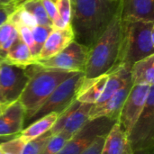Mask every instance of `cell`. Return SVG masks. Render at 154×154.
I'll use <instances>...</instances> for the list:
<instances>
[{
	"label": "cell",
	"instance_id": "6da1fadb",
	"mask_svg": "<svg viewBox=\"0 0 154 154\" xmlns=\"http://www.w3.org/2000/svg\"><path fill=\"white\" fill-rule=\"evenodd\" d=\"M74 41L90 48L106 29L119 6L109 0H70Z\"/></svg>",
	"mask_w": 154,
	"mask_h": 154
},
{
	"label": "cell",
	"instance_id": "7a4b0ae2",
	"mask_svg": "<svg viewBox=\"0 0 154 154\" xmlns=\"http://www.w3.org/2000/svg\"><path fill=\"white\" fill-rule=\"evenodd\" d=\"M122 42V18L118 10L112 21L89 48L84 71L85 79H90L108 74L117 67Z\"/></svg>",
	"mask_w": 154,
	"mask_h": 154
},
{
	"label": "cell",
	"instance_id": "3957f363",
	"mask_svg": "<svg viewBox=\"0 0 154 154\" xmlns=\"http://www.w3.org/2000/svg\"><path fill=\"white\" fill-rule=\"evenodd\" d=\"M26 70L29 80L18 99L25 111L24 122L36 113L60 84L75 73L56 69H44L37 64L26 67Z\"/></svg>",
	"mask_w": 154,
	"mask_h": 154
},
{
	"label": "cell",
	"instance_id": "277c9868",
	"mask_svg": "<svg viewBox=\"0 0 154 154\" xmlns=\"http://www.w3.org/2000/svg\"><path fill=\"white\" fill-rule=\"evenodd\" d=\"M153 36L154 21L122 20V42L117 67L122 66L130 70L136 61L153 55Z\"/></svg>",
	"mask_w": 154,
	"mask_h": 154
},
{
	"label": "cell",
	"instance_id": "5b68a950",
	"mask_svg": "<svg viewBox=\"0 0 154 154\" xmlns=\"http://www.w3.org/2000/svg\"><path fill=\"white\" fill-rule=\"evenodd\" d=\"M84 79V72H75L71 77L60 84L36 113L24 122L23 128L49 114L56 113L59 116L65 111L77 99L79 88Z\"/></svg>",
	"mask_w": 154,
	"mask_h": 154
},
{
	"label": "cell",
	"instance_id": "8992f818",
	"mask_svg": "<svg viewBox=\"0 0 154 154\" xmlns=\"http://www.w3.org/2000/svg\"><path fill=\"white\" fill-rule=\"evenodd\" d=\"M133 152L154 148V86L151 87L144 107L127 135Z\"/></svg>",
	"mask_w": 154,
	"mask_h": 154
},
{
	"label": "cell",
	"instance_id": "52a82bcc",
	"mask_svg": "<svg viewBox=\"0 0 154 154\" xmlns=\"http://www.w3.org/2000/svg\"><path fill=\"white\" fill-rule=\"evenodd\" d=\"M117 120L97 117L89 120L64 145L58 154H82L98 137L106 136Z\"/></svg>",
	"mask_w": 154,
	"mask_h": 154
},
{
	"label": "cell",
	"instance_id": "ba28073f",
	"mask_svg": "<svg viewBox=\"0 0 154 154\" xmlns=\"http://www.w3.org/2000/svg\"><path fill=\"white\" fill-rule=\"evenodd\" d=\"M28 80L26 68L0 61V105L5 107L18 101Z\"/></svg>",
	"mask_w": 154,
	"mask_h": 154
},
{
	"label": "cell",
	"instance_id": "9c48e42d",
	"mask_svg": "<svg viewBox=\"0 0 154 154\" xmlns=\"http://www.w3.org/2000/svg\"><path fill=\"white\" fill-rule=\"evenodd\" d=\"M89 48L73 41L55 56L37 60V64L44 69H56L70 72H84L88 58Z\"/></svg>",
	"mask_w": 154,
	"mask_h": 154
},
{
	"label": "cell",
	"instance_id": "30bf717a",
	"mask_svg": "<svg viewBox=\"0 0 154 154\" xmlns=\"http://www.w3.org/2000/svg\"><path fill=\"white\" fill-rule=\"evenodd\" d=\"M151 87L148 85H134L121 109L117 122L128 135L141 115Z\"/></svg>",
	"mask_w": 154,
	"mask_h": 154
},
{
	"label": "cell",
	"instance_id": "8fae6325",
	"mask_svg": "<svg viewBox=\"0 0 154 154\" xmlns=\"http://www.w3.org/2000/svg\"><path fill=\"white\" fill-rule=\"evenodd\" d=\"M25 111L19 101L5 106L0 114V137L18 135L23 129Z\"/></svg>",
	"mask_w": 154,
	"mask_h": 154
},
{
	"label": "cell",
	"instance_id": "7c38bea8",
	"mask_svg": "<svg viewBox=\"0 0 154 154\" xmlns=\"http://www.w3.org/2000/svg\"><path fill=\"white\" fill-rule=\"evenodd\" d=\"M73 41L74 33L70 24L63 29H52L51 32L42 45L35 61L47 60L55 56Z\"/></svg>",
	"mask_w": 154,
	"mask_h": 154
},
{
	"label": "cell",
	"instance_id": "4fadbf2b",
	"mask_svg": "<svg viewBox=\"0 0 154 154\" xmlns=\"http://www.w3.org/2000/svg\"><path fill=\"white\" fill-rule=\"evenodd\" d=\"M134 86L132 79L127 81L122 88H120L106 103L98 107L91 108L89 114V120L96 119L97 117H109L114 120H117L121 112V109L125 104V101Z\"/></svg>",
	"mask_w": 154,
	"mask_h": 154
},
{
	"label": "cell",
	"instance_id": "5bb4252c",
	"mask_svg": "<svg viewBox=\"0 0 154 154\" xmlns=\"http://www.w3.org/2000/svg\"><path fill=\"white\" fill-rule=\"evenodd\" d=\"M121 18L154 21V0H119Z\"/></svg>",
	"mask_w": 154,
	"mask_h": 154
},
{
	"label": "cell",
	"instance_id": "9a60e30c",
	"mask_svg": "<svg viewBox=\"0 0 154 154\" xmlns=\"http://www.w3.org/2000/svg\"><path fill=\"white\" fill-rule=\"evenodd\" d=\"M130 79V70L122 66L117 67L110 73H108V79L106 83L105 88L98 100L96 102L95 105H93V107H98L106 103L120 88H122Z\"/></svg>",
	"mask_w": 154,
	"mask_h": 154
},
{
	"label": "cell",
	"instance_id": "2e32d148",
	"mask_svg": "<svg viewBox=\"0 0 154 154\" xmlns=\"http://www.w3.org/2000/svg\"><path fill=\"white\" fill-rule=\"evenodd\" d=\"M107 79L108 74H105L90 79H84L79 88L77 100L80 103L95 105L105 88Z\"/></svg>",
	"mask_w": 154,
	"mask_h": 154
},
{
	"label": "cell",
	"instance_id": "e0dca14e",
	"mask_svg": "<svg viewBox=\"0 0 154 154\" xmlns=\"http://www.w3.org/2000/svg\"><path fill=\"white\" fill-rule=\"evenodd\" d=\"M92 106L93 105L91 104L80 103L79 101L78 105L69 116V118L60 133L71 138L83 125L89 121V114Z\"/></svg>",
	"mask_w": 154,
	"mask_h": 154
},
{
	"label": "cell",
	"instance_id": "ac0fdd59",
	"mask_svg": "<svg viewBox=\"0 0 154 154\" xmlns=\"http://www.w3.org/2000/svg\"><path fill=\"white\" fill-rule=\"evenodd\" d=\"M130 73L134 85L154 86V54L134 63Z\"/></svg>",
	"mask_w": 154,
	"mask_h": 154
},
{
	"label": "cell",
	"instance_id": "d6986e66",
	"mask_svg": "<svg viewBox=\"0 0 154 154\" xmlns=\"http://www.w3.org/2000/svg\"><path fill=\"white\" fill-rule=\"evenodd\" d=\"M0 61H5L8 64L23 68H26L34 63V60L28 46L22 41L20 36L5 52Z\"/></svg>",
	"mask_w": 154,
	"mask_h": 154
},
{
	"label": "cell",
	"instance_id": "ffe728a7",
	"mask_svg": "<svg viewBox=\"0 0 154 154\" xmlns=\"http://www.w3.org/2000/svg\"><path fill=\"white\" fill-rule=\"evenodd\" d=\"M127 144V134L116 122L105 138L101 154H124Z\"/></svg>",
	"mask_w": 154,
	"mask_h": 154
},
{
	"label": "cell",
	"instance_id": "44dd1931",
	"mask_svg": "<svg viewBox=\"0 0 154 154\" xmlns=\"http://www.w3.org/2000/svg\"><path fill=\"white\" fill-rule=\"evenodd\" d=\"M57 118H58V115L56 113L49 114L31 123L29 125L24 127L18 135L26 143L49 132L51 128L53 126V125L55 124Z\"/></svg>",
	"mask_w": 154,
	"mask_h": 154
},
{
	"label": "cell",
	"instance_id": "7402d4cb",
	"mask_svg": "<svg viewBox=\"0 0 154 154\" xmlns=\"http://www.w3.org/2000/svg\"><path fill=\"white\" fill-rule=\"evenodd\" d=\"M20 5L34 17L38 25L52 27V23L50 20L41 0H24Z\"/></svg>",
	"mask_w": 154,
	"mask_h": 154
},
{
	"label": "cell",
	"instance_id": "603a6c76",
	"mask_svg": "<svg viewBox=\"0 0 154 154\" xmlns=\"http://www.w3.org/2000/svg\"><path fill=\"white\" fill-rule=\"evenodd\" d=\"M18 37L17 29L8 22L0 26V60Z\"/></svg>",
	"mask_w": 154,
	"mask_h": 154
},
{
	"label": "cell",
	"instance_id": "cb8c5ba5",
	"mask_svg": "<svg viewBox=\"0 0 154 154\" xmlns=\"http://www.w3.org/2000/svg\"><path fill=\"white\" fill-rule=\"evenodd\" d=\"M52 27L51 26H43V25H36L31 29L32 38L34 41V50L32 53V58L35 61L42 45L44 44L45 41L47 40L48 36L52 31Z\"/></svg>",
	"mask_w": 154,
	"mask_h": 154
},
{
	"label": "cell",
	"instance_id": "d4e9b609",
	"mask_svg": "<svg viewBox=\"0 0 154 154\" xmlns=\"http://www.w3.org/2000/svg\"><path fill=\"white\" fill-rule=\"evenodd\" d=\"M52 134L49 131L38 138L26 143L22 151V154H42Z\"/></svg>",
	"mask_w": 154,
	"mask_h": 154
},
{
	"label": "cell",
	"instance_id": "484cf974",
	"mask_svg": "<svg viewBox=\"0 0 154 154\" xmlns=\"http://www.w3.org/2000/svg\"><path fill=\"white\" fill-rule=\"evenodd\" d=\"M70 138L62 133L52 135L47 143L42 154H58Z\"/></svg>",
	"mask_w": 154,
	"mask_h": 154
},
{
	"label": "cell",
	"instance_id": "4316f807",
	"mask_svg": "<svg viewBox=\"0 0 154 154\" xmlns=\"http://www.w3.org/2000/svg\"><path fill=\"white\" fill-rule=\"evenodd\" d=\"M50 20L52 23L53 29H63L68 25H65L58 14L55 4L53 0H41Z\"/></svg>",
	"mask_w": 154,
	"mask_h": 154
},
{
	"label": "cell",
	"instance_id": "83f0119b",
	"mask_svg": "<svg viewBox=\"0 0 154 154\" xmlns=\"http://www.w3.org/2000/svg\"><path fill=\"white\" fill-rule=\"evenodd\" d=\"M25 145V143L16 135V137L5 142L0 144V149L3 154H22V151Z\"/></svg>",
	"mask_w": 154,
	"mask_h": 154
},
{
	"label": "cell",
	"instance_id": "f1b7e54d",
	"mask_svg": "<svg viewBox=\"0 0 154 154\" xmlns=\"http://www.w3.org/2000/svg\"><path fill=\"white\" fill-rule=\"evenodd\" d=\"M58 14L65 25L70 24L71 2L70 0H53Z\"/></svg>",
	"mask_w": 154,
	"mask_h": 154
},
{
	"label": "cell",
	"instance_id": "f546056e",
	"mask_svg": "<svg viewBox=\"0 0 154 154\" xmlns=\"http://www.w3.org/2000/svg\"><path fill=\"white\" fill-rule=\"evenodd\" d=\"M16 29L18 31L20 38L28 46V48H29V50L31 51V54L32 56L33 50H34V41H33V38H32V34L31 29L26 27V26H23V25L18 26Z\"/></svg>",
	"mask_w": 154,
	"mask_h": 154
},
{
	"label": "cell",
	"instance_id": "4dcf8cb0",
	"mask_svg": "<svg viewBox=\"0 0 154 154\" xmlns=\"http://www.w3.org/2000/svg\"><path fill=\"white\" fill-rule=\"evenodd\" d=\"M106 136L98 137L82 154H101Z\"/></svg>",
	"mask_w": 154,
	"mask_h": 154
},
{
	"label": "cell",
	"instance_id": "1f68e13d",
	"mask_svg": "<svg viewBox=\"0 0 154 154\" xmlns=\"http://www.w3.org/2000/svg\"><path fill=\"white\" fill-rule=\"evenodd\" d=\"M14 5H0V26L7 22L9 15L15 10Z\"/></svg>",
	"mask_w": 154,
	"mask_h": 154
},
{
	"label": "cell",
	"instance_id": "d6a6232c",
	"mask_svg": "<svg viewBox=\"0 0 154 154\" xmlns=\"http://www.w3.org/2000/svg\"><path fill=\"white\" fill-rule=\"evenodd\" d=\"M134 154H154V148L152 149H148V150H144V151H141V152H133Z\"/></svg>",
	"mask_w": 154,
	"mask_h": 154
},
{
	"label": "cell",
	"instance_id": "836d02e7",
	"mask_svg": "<svg viewBox=\"0 0 154 154\" xmlns=\"http://www.w3.org/2000/svg\"><path fill=\"white\" fill-rule=\"evenodd\" d=\"M24 0H11V3L14 5H15L16 7L18 6V5H20L23 2Z\"/></svg>",
	"mask_w": 154,
	"mask_h": 154
},
{
	"label": "cell",
	"instance_id": "e575fe53",
	"mask_svg": "<svg viewBox=\"0 0 154 154\" xmlns=\"http://www.w3.org/2000/svg\"><path fill=\"white\" fill-rule=\"evenodd\" d=\"M124 154H134L133 153V152H132V150H131V148H130V146H129V144H127V146H126V148H125V151Z\"/></svg>",
	"mask_w": 154,
	"mask_h": 154
},
{
	"label": "cell",
	"instance_id": "d590c367",
	"mask_svg": "<svg viewBox=\"0 0 154 154\" xmlns=\"http://www.w3.org/2000/svg\"><path fill=\"white\" fill-rule=\"evenodd\" d=\"M0 5H13L11 0H0Z\"/></svg>",
	"mask_w": 154,
	"mask_h": 154
},
{
	"label": "cell",
	"instance_id": "8d00e7d4",
	"mask_svg": "<svg viewBox=\"0 0 154 154\" xmlns=\"http://www.w3.org/2000/svg\"><path fill=\"white\" fill-rule=\"evenodd\" d=\"M4 108H5V107H4L3 106H1V105H0V114H1V112L4 110Z\"/></svg>",
	"mask_w": 154,
	"mask_h": 154
},
{
	"label": "cell",
	"instance_id": "74e56055",
	"mask_svg": "<svg viewBox=\"0 0 154 154\" xmlns=\"http://www.w3.org/2000/svg\"><path fill=\"white\" fill-rule=\"evenodd\" d=\"M109 1H111V2H118L119 0H109Z\"/></svg>",
	"mask_w": 154,
	"mask_h": 154
},
{
	"label": "cell",
	"instance_id": "f35d334b",
	"mask_svg": "<svg viewBox=\"0 0 154 154\" xmlns=\"http://www.w3.org/2000/svg\"><path fill=\"white\" fill-rule=\"evenodd\" d=\"M0 154H3V152H2V151H1V149H0Z\"/></svg>",
	"mask_w": 154,
	"mask_h": 154
},
{
	"label": "cell",
	"instance_id": "ab89813d",
	"mask_svg": "<svg viewBox=\"0 0 154 154\" xmlns=\"http://www.w3.org/2000/svg\"><path fill=\"white\" fill-rule=\"evenodd\" d=\"M1 106H2V105H1Z\"/></svg>",
	"mask_w": 154,
	"mask_h": 154
}]
</instances>
